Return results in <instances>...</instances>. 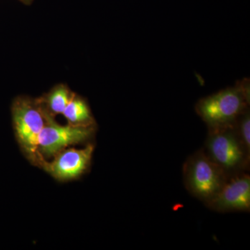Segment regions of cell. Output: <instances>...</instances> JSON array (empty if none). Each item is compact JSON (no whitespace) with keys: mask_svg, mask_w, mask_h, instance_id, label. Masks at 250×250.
<instances>
[{"mask_svg":"<svg viewBox=\"0 0 250 250\" xmlns=\"http://www.w3.org/2000/svg\"><path fill=\"white\" fill-rule=\"evenodd\" d=\"M250 90L249 79L238 81L233 86L199 100L195 112L208 129L231 126L250 108Z\"/></svg>","mask_w":250,"mask_h":250,"instance_id":"1","label":"cell"},{"mask_svg":"<svg viewBox=\"0 0 250 250\" xmlns=\"http://www.w3.org/2000/svg\"><path fill=\"white\" fill-rule=\"evenodd\" d=\"M16 139L24 155L37 165L42 159L39 152V136L45 123L43 110L38 99L19 96L11 106Z\"/></svg>","mask_w":250,"mask_h":250,"instance_id":"2","label":"cell"},{"mask_svg":"<svg viewBox=\"0 0 250 250\" xmlns=\"http://www.w3.org/2000/svg\"><path fill=\"white\" fill-rule=\"evenodd\" d=\"M182 172L188 192L205 205L215 197L229 177L203 148L187 158Z\"/></svg>","mask_w":250,"mask_h":250,"instance_id":"3","label":"cell"},{"mask_svg":"<svg viewBox=\"0 0 250 250\" xmlns=\"http://www.w3.org/2000/svg\"><path fill=\"white\" fill-rule=\"evenodd\" d=\"M203 149L229 176L249 170L250 154L237 136L233 125L208 129Z\"/></svg>","mask_w":250,"mask_h":250,"instance_id":"4","label":"cell"},{"mask_svg":"<svg viewBox=\"0 0 250 250\" xmlns=\"http://www.w3.org/2000/svg\"><path fill=\"white\" fill-rule=\"evenodd\" d=\"M42 108L45 123L39 136V152L44 159L52 157L72 145L87 142L95 136L97 125L63 126L57 123L55 117L49 114L42 106Z\"/></svg>","mask_w":250,"mask_h":250,"instance_id":"5","label":"cell"},{"mask_svg":"<svg viewBox=\"0 0 250 250\" xmlns=\"http://www.w3.org/2000/svg\"><path fill=\"white\" fill-rule=\"evenodd\" d=\"M94 148L92 143L87 145L83 149L65 148L54 156L52 162H47L42 158L37 166L42 167L60 182L72 180L80 177L88 170Z\"/></svg>","mask_w":250,"mask_h":250,"instance_id":"6","label":"cell"},{"mask_svg":"<svg viewBox=\"0 0 250 250\" xmlns=\"http://www.w3.org/2000/svg\"><path fill=\"white\" fill-rule=\"evenodd\" d=\"M205 205L218 213L250 212V174L242 172L230 175L218 193Z\"/></svg>","mask_w":250,"mask_h":250,"instance_id":"7","label":"cell"},{"mask_svg":"<svg viewBox=\"0 0 250 250\" xmlns=\"http://www.w3.org/2000/svg\"><path fill=\"white\" fill-rule=\"evenodd\" d=\"M68 124L74 126H90L96 125L89 105L85 99L74 93L62 113Z\"/></svg>","mask_w":250,"mask_h":250,"instance_id":"8","label":"cell"},{"mask_svg":"<svg viewBox=\"0 0 250 250\" xmlns=\"http://www.w3.org/2000/svg\"><path fill=\"white\" fill-rule=\"evenodd\" d=\"M73 94L67 85L60 83L38 100L46 111L55 117L57 115L62 114Z\"/></svg>","mask_w":250,"mask_h":250,"instance_id":"9","label":"cell"},{"mask_svg":"<svg viewBox=\"0 0 250 250\" xmlns=\"http://www.w3.org/2000/svg\"><path fill=\"white\" fill-rule=\"evenodd\" d=\"M237 136L247 152L250 154V108L238 117L233 124Z\"/></svg>","mask_w":250,"mask_h":250,"instance_id":"10","label":"cell"},{"mask_svg":"<svg viewBox=\"0 0 250 250\" xmlns=\"http://www.w3.org/2000/svg\"><path fill=\"white\" fill-rule=\"evenodd\" d=\"M19 1H22V3L25 4H30L34 0H19Z\"/></svg>","mask_w":250,"mask_h":250,"instance_id":"11","label":"cell"}]
</instances>
